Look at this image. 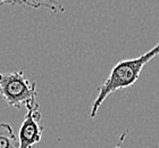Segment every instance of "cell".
Listing matches in <instances>:
<instances>
[{
    "label": "cell",
    "instance_id": "obj_1",
    "mask_svg": "<svg viewBox=\"0 0 159 148\" xmlns=\"http://www.w3.org/2000/svg\"><path fill=\"white\" fill-rule=\"evenodd\" d=\"M159 55V43L151 48L149 51L144 53L141 56L132 59L120 60L114 66L110 71L106 81L98 88V96L92 103L90 111V117L94 118L99 111L100 106L107 99V97L120 89L131 87L138 81L143 67Z\"/></svg>",
    "mask_w": 159,
    "mask_h": 148
},
{
    "label": "cell",
    "instance_id": "obj_2",
    "mask_svg": "<svg viewBox=\"0 0 159 148\" xmlns=\"http://www.w3.org/2000/svg\"><path fill=\"white\" fill-rule=\"evenodd\" d=\"M0 93L9 106L20 108L37 99V83L27 80L23 71L0 73Z\"/></svg>",
    "mask_w": 159,
    "mask_h": 148
},
{
    "label": "cell",
    "instance_id": "obj_3",
    "mask_svg": "<svg viewBox=\"0 0 159 148\" xmlns=\"http://www.w3.org/2000/svg\"><path fill=\"white\" fill-rule=\"evenodd\" d=\"M25 107L27 112L20 127L17 138L18 148H32L42 139L43 127L40 124L42 115L39 111V104L37 103V99L29 103Z\"/></svg>",
    "mask_w": 159,
    "mask_h": 148
},
{
    "label": "cell",
    "instance_id": "obj_4",
    "mask_svg": "<svg viewBox=\"0 0 159 148\" xmlns=\"http://www.w3.org/2000/svg\"><path fill=\"white\" fill-rule=\"evenodd\" d=\"M5 5H25L32 8H47L53 13L65 12V8L56 0H0V7Z\"/></svg>",
    "mask_w": 159,
    "mask_h": 148
},
{
    "label": "cell",
    "instance_id": "obj_5",
    "mask_svg": "<svg viewBox=\"0 0 159 148\" xmlns=\"http://www.w3.org/2000/svg\"><path fill=\"white\" fill-rule=\"evenodd\" d=\"M0 148H18V140L7 123L0 124Z\"/></svg>",
    "mask_w": 159,
    "mask_h": 148
}]
</instances>
